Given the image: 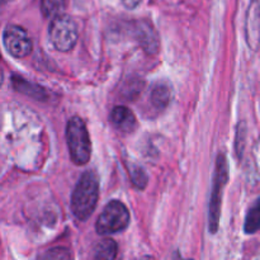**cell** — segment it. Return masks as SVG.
I'll return each mask as SVG.
<instances>
[{
    "mask_svg": "<svg viewBox=\"0 0 260 260\" xmlns=\"http://www.w3.org/2000/svg\"><path fill=\"white\" fill-rule=\"evenodd\" d=\"M99 197V179L93 170L84 173L79 179L73 196H71V211L80 221H86L96 207Z\"/></svg>",
    "mask_w": 260,
    "mask_h": 260,
    "instance_id": "1",
    "label": "cell"
},
{
    "mask_svg": "<svg viewBox=\"0 0 260 260\" xmlns=\"http://www.w3.org/2000/svg\"><path fill=\"white\" fill-rule=\"evenodd\" d=\"M66 142L74 164H88L91 156V142L85 122L80 117H73L68 122Z\"/></svg>",
    "mask_w": 260,
    "mask_h": 260,
    "instance_id": "2",
    "label": "cell"
},
{
    "mask_svg": "<svg viewBox=\"0 0 260 260\" xmlns=\"http://www.w3.org/2000/svg\"><path fill=\"white\" fill-rule=\"evenodd\" d=\"M229 180V164L225 154H220L216 160L215 178H213V188L211 194L210 202V222L211 234H216L218 230L221 216V198H222V189Z\"/></svg>",
    "mask_w": 260,
    "mask_h": 260,
    "instance_id": "3",
    "label": "cell"
},
{
    "mask_svg": "<svg viewBox=\"0 0 260 260\" xmlns=\"http://www.w3.org/2000/svg\"><path fill=\"white\" fill-rule=\"evenodd\" d=\"M50 41L53 47L61 52H68L73 50L78 42V27L71 17L60 14L51 19L48 28Z\"/></svg>",
    "mask_w": 260,
    "mask_h": 260,
    "instance_id": "4",
    "label": "cell"
},
{
    "mask_svg": "<svg viewBox=\"0 0 260 260\" xmlns=\"http://www.w3.org/2000/svg\"><path fill=\"white\" fill-rule=\"evenodd\" d=\"M129 225V212L119 201H111L104 207L103 212L95 223L99 235H112L123 231Z\"/></svg>",
    "mask_w": 260,
    "mask_h": 260,
    "instance_id": "5",
    "label": "cell"
},
{
    "mask_svg": "<svg viewBox=\"0 0 260 260\" xmlns=\"http://www.w3.org/2000/svg\"><path fill=\"white\" fill-rule=\"evenodd\" d=\"M3 42L12 56L23 58L32 52V40L24 28L19 25H8L3 33Z\"/></svg>",
    "mask_w": 260,
    "mask_h": 260,
    "instance_id": "6",
    "label": "cell"
},
{
    "mask_svg": "<svg viewBox=\"0 0 260 260\" xmlns=\"http://www.w3.org/2000/svg\"><path fill=\"white\" fill-rule=\"evenodd\" d=\"M136 37L145 52L155 55L159 51V37L154 27L146 20H140L136 24Z\"/></svg>",
    "mask_w": 260,
    "mask_h": 260,
    "instance_id": "7",
    "label": "cell"
},
{
    "mask_svg": "<svg viewBox=\"0 0 260 260\" xmlns=\"http://www.w3.org/2000/svg\"><path fill=\"white\" fill-rule=\"evenodd\" d=\"M109 119L111 123L122 132H132L136 127V117L131 109L123 106L114 107L109 114Z\"/></svg>",
    "mask_w": 260,
    "mask_h": 260,
    "instance_id": "8",
    "label": "cell"
},
{
    "mask_svg": "<svg viewBox=\"0 0 260 260\" xmlns=\"http://www.w3.org/2000/svg\"><path fill=\"white\" fill-rule=\"evenodd\" d=\"M13 85L20 93L25 94L28 96H32V98L40 99V101H45V98H47V93H46L45 88L42 86H38L36 84L29 83V81L24 80L23 78L19 76H14L13 78Z\"/></svg>",
    "mask_w": 260,
    "mask_h": 260,
    "instance_id": "9",
    "label": "cell"
},
{
    "mask_svg": "<svg viewBox=\"0 0 260 260\" xmlns=\"http://www.w3.org/2000/svg\"><path fill=\"white\" fill-rule=\"evenodd\" d=\"M172 98V90H170L169 84L165 81H159L155 84L151 89V103L156 108L164 109L169 104Z\"/></svg>",
    "mask_w": 260,
    "mask_h": 260,
    "instance_id": "10",
    "label": "cell"
},
{
    "mask_svg": "<svg viewBox=\"0 0 260 260\" xmlns=\"http://www.w3.org/2000/svg\"><path fill=\"white\" fill-rule=\"evenodd\" d=\"M118 246L112 239H104L94 249V260H116Z\"/></svg>",
    "mask_w": 260,
    "mask_h": 260,
    "instance_id": "11",
    "label": "cell"
},
{
    "mask_svg": "<svg viewBox=\"0 0 260 260\" xmlns=\"http://www.w3.org/2000/svg\"><path fill=\"white\" fill-rule=\"evenodd\" d=\"M260 229V198L251 206L245 218L244 230L246 234H255Z\"/></svg>",
    "mask_w": 260,
    "mask_h": 260,
    "instance_id": "12",
    "label": "cell"
},
{
    "mask_svg": "<svg viewBox=\"0 0 260 260\" xmlns=\"http://www.w3.org/2000/svg\"><path fill=\"white\" fill-rule=\"evenodd\" d=\"M65 5L66 0H41V9H42L43 15L51 19L62 14Z\"/></svg>",
    "mask_w": 260,
    "mask_h": 260,
    "instance_id": "13",
    "label": "cell"
},
{
    "mask_svg": "<svg viewBox=\"0 0 260 260\" xmlns=\"http://www.w3.org/2000/svg\"><path fill=\"white\" fill-rule=\"evenodd\" d=\"M36 260H73V255L69 249L56 246V248L48 249L45 253L40 254Z\"/></svg>",
    "mask_w": 260,
    "mask_h": 260,
    "instance_id": "14",
    "label": "cell"
},
{
    "mask_svg": "<svg viewBox=\"0 0 260 260\" xmlns=\"http://www.w3.org/2000/svg\"><path fill=\"white\" fill-rule=\"evenodd\" d=\"M128 172L135 187L139 188V189H144V188L147 185V182H149V178H147L146 172H145L142 168L137 167V165H132V167H129Z\"/></svg>",
    "mask_w": 260,
    "mask_h": 260,
    "instance_id": "15",
    "label": "cell"
},
{
    "mask_svg": "<svg viewBox=\"0 0 260 260\" xmlns=\"http://www.w3.org/2000/svg\"><path fill=\"white\" fill-rule=\"evenodd\" d=\"M141 2L142 0H122V4H123L127 9H135Z\"/></svg>",
    "mask_w": 260,
    "mask_h": 260,
    "instance_id": "16",
    "label": "cell"
},
{
    "mask_svg": "<svg viewBox=\"0 0 260 260\" xmlns=\"http://www.w3.org/2000/svg\"><path fill=\"white\" fill-rule=\"evenodd\" d=\"M173 260H192V259H183V258H180V256L177 254V255L174 256V259H173Z\"/></svg>",
    "mask_w": 260,
    "mask_h": 260,
    "instance_id": "17",
    "label": "cell"
},
{
    "mask_svg": "<svg viewBox=\"0 0 260 260\" xmlns=\"http://www.w3.org/2000/svg\"><path fill=\"white\" fill-rule=\"evenodd\" d=\"M142 260H154V258H151V256H145Z\"/></svg>",
    "mask_w": 260,
    "mask_h": 260,
    "instance_id": "18",
    "label": "cell"
},
{
    "mask_svg": "<svg viewBox=\"0 0 260 260\" xmlns=\"http://www.w3.org/2000/svg\"><path fill=\"white\" fill-rule=\"evenodd\" d=\"M7 2H10V0H3V3H7Z\"/></svg>",
    "mask_w": 260,
    "mask_h": 260,
    "instance_id": "19",
    "label": "cell"
}]
</instances>
